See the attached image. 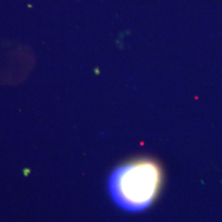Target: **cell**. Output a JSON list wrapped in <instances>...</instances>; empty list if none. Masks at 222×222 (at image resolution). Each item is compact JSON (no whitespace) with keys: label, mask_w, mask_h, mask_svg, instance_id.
Segmentation results:
<instances>
[{"label":"cell","mask_w":222,"mask_h":222,"mask_svg":"<svg viewBox=\"0 0 222 222\" xmlns=\"http://www.w3.org/2000/svg\"><path fill=\"white\" fill-rule=\"evenodd\" d=\"M161 170L148 159H140L117 167L108 179L112 200L122 209L141 212L149 207L161 187Z\"/></svg>","instance_id":"1"}]
</instances>
